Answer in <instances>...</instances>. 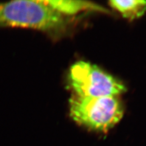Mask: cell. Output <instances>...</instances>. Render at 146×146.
<instances>
[{
    "mask_svg": "<svg viewBox=\"0 0 146 146\" xmlns=\"http://www.w3.org/2000/svg\"><path fill=\"white\" fill-rule=\"evenodd\" d=\"M49 7L62 15H76L84 11L107 13V9L97 4L85 1H43Z\"/></svg>",
    "mask_w": 146,
    "mask_h": 146,
    "instance_id": "obj_4",
    "label": "cell"
},
{
    "mask_svg": "<svg viewBox=\"0 0 146 146\" xmlns=\"http://www.w3.org/2000/svg\"><path fill=\"white\" fill-rule=\"evenodd\" d=\"M64 16L43 1L0 3V27H20L56 34L63 31Z\"/></svg>",
    "mask_w": 146,
    "mask_h": 146,
    "instance_id": "obj_1",
    "label": "cell"
},
{
    "mask_svg": "<svg viewBox=\"0 0 146 146\" xmlns=\"http://www.w3.org/2000/svg\"><path fill=\"white\" fill-rule=\"evenodd\" d=\"M68 79L74 94L81 97L117 96L126 91L120 81L88 62L79 61L72 65Z\"/></svg>",
    "mask_w": 146,
    "mask_h": 146,
    "instance_id": "obj_3",
    "label": "cell"
},
{
    "mask_svg": "<svg viewBox=\"0 0 146 146\" xmlns=\"http://www.w3.org/2000/svg\"><path fill=\"white\" fill-rule=\"evenodd\" d=\"M109 4L125 18L135 20L142 17L146 11V1H110Z\"/></svg>",
    "mask_w": 146,
    "mask_h": 146,
    "instance_id": "obj_5",
    "label": "cell"
},
{
    "mask_svg": "<svg viewBox=\"0 0 146 146\" xmlns=\"http://www.w3.org/2000/svg\"><path fill=\"white\" fill-rule=\"evenodd\" d=\"M70 116L80 125L107 132L120 121L124 108L117 96L86 98L73 94L70 99Z\"/></svg>",
    "mask_w": 146,
    "mask_h": 146,
    "instance_id": "obj_2",
    "label": "cell"
}]
</instances>
